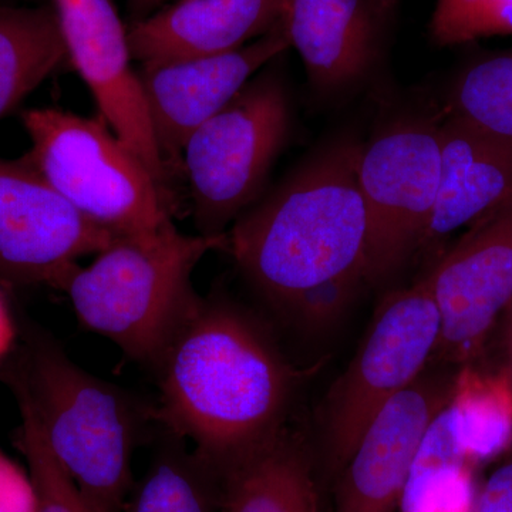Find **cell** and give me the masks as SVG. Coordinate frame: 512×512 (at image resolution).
<instances>
[{"instance_id": "6da1fadb", "label": "cell", "mask_w": 512, "mask_h": 512, "mask_svg": "<svg viewBox=\"0 0 512 512\" xmlns=\"http://www.w3.org/2000/svg\"><path fill=\"white\" fill-rule=\"evenodd\" d=\"M151 367L161 420L214 473L284 427L296 373L232 303L198 296Z\"/></svg>"}, {"instance_id": "7a4b0ae2", "label": "cell", "mask_w": 512, "mask_h": 512, "mask_svg": "<svg viewBox=\"0 0 512 512\" xmlns=\"http://www.w3.org/2000/svg\"><path fill=\"white\" fill-rule=\"evenodd\" d=\"M360 148L350 137L323 147L228 232L238 268L281 315L313 286L357 272L366 276L369 222L357 180Z\"/></svg>"}, {"instance_id": "3957f363", "label": "cell", "mask_w": 512, "mask_h": 512, "mask_svg": "<svg viewBox=\"0 0 512 512\" xmlns=\"http://www.w3.org/2000/svg\"><path fill=\"white\" fill-rule=\"evenodd\" d=\"M217 249H228V232L194 237L171 225L117 238L93 264L77 266L62 289L87 329L151 367L197 301L195 266Z\"/></svg>"}, {"instance_id": "277c9868", "label": "cell", "mask_w": 512, "mask_h": 512, "mask_svg": "<svg viewBox=\"0 0 512 512\" xmlns=\"http://www.w3.org/2000/svg\"><path fill=\"white\" fill-rule=\"evenodd\" d=\"M29 400L47 443L96 512H119L131 483L138 417L113 384L90 375L50 343L30 356Z\"/></svg>"}, {"instance_id": "5b68a950", "label": "cell", "mask_w": 512, "mask_h": 512, "mask_svg": "<svg viewBox=\"0 0 512 512\" xmlns=\"http://www.w3.org/2000/svg\"><path fill=\"white\" fill-rule=\"evenodd\" d=\"M26 160L86 220L117 238L171 227L163 188L103 119L42 107L22 113Z\"/></svg>"}, {"instance_id": "8992f818", "label": "cell", "mask_w": 512, "mask_h": 512, "mask_svg": "<svg viewBox=\"0 0 512 512\" xmlns=\"http://www.w3.org/2000/svg\"><path fill=\"white\" fill-rule=\"evenodd\" d=\"M289 126L284 82L266 72L192 133L184 167L200 234H225L255 204Z\"/></svg>"}, {"instance_id": "52a82bcc", "label": "cell", "mask_w": 512, "mask_h": 512, "mask_svg": "<svg viewBox=\"0 0 512 512\" xmlns=\"http://www.w3.org/2000/svg\"><path fill=\"white\" fill-rule=\"evenodd\" d=\"M440 328L439 308L423 281L384 298L366 339L323 404L330 470L342 473L370 421L426 370Z\"/></svg>"}, {"instance_id": "ba28073f", "label": "cell", "mask_w": 512, "mask_h": 512, "mask_svg": "<svg viewBox=\"0 0 512 512\" xmlns=\"http://www.w3.org/2000/svg\"><path fill=\"white\" fill-rule=\"evenodd\" d=\"M441 173L439 127L400 121L360 148L357 180L369 222L366 279L387 278L424 247Z\"/></svg>"}, {"instance_id": "9c48e42d", "label": "cell", "mask_w": 512, "mask_h": 512, "mask_svg": "<svg viewBox=\"0 0 512 512\" xmlns=\"http://www.w3.org/2000/svg\"><path fill=\"white\" fill-rule=\"evenodd\" d=\"M421 281L440 312L430 363L470 366L512 302V201L471 225Z\"/></svg>"}, {"instance_id": "30bf717a", "label": "cell", "mask_w": 512, "mask_h": 512, "mask_svg": "<svg viewBox=\"0 0 512 512\" xmlns=\"http://www.w3.org/2000/svg\"><path fill=\"white\" fill-rule=\"evenodd\" d=\"M116 235L74 210L25 157L0 160V276L63 288L83 256Z\"/></svg>"}, {"instance_id": "8fae6325", "label": "cell", "mask_w": 512, "mask_h": 512, "mask_svg": "<svg viewBox=\"0 0 512 512\" xmlns=\"http://www.w3.org/2000/svg\"><path fill=\"white\" fill-rule=\"evenodd\" d=\"M67 55L89 87L101 119L161 188L165 157L158 144L140 74L131 67L128 33L111 0H53Z\"/></svg>"}, {"instance_id": "7c38bea8", "label": "cell", "mask_w": 512, "mask_h": 512, "mask_svg": "<svg viewBox=\"0 0 512 512\" xmlns=\"http://www.w3.org/2000/svg\"><path fill=\"white\" fill-rule=\"evenodd\" d=\"M456 375L424 370L370 421L342 470L335 512H396L431 421L450 403Z\"/></svg>"}, {"instance_id": "4fadbf2b", "label": "cell", "mask_w": 512, "mask_h": 512, "mask_svg": "<svg viewBox=\"0 0 512 512\" xmlns=\"http://www.w3.org/2000/svg\"><path fill=\"white\" fill-rule=\"evenodd\" d=\"M291 47L284 20L234 52L147 64L140 80L164 157L178 156L197 128L234 99L252 76Z\"/></svg>"}, {"instance_id": "5bb4252c", "label": "cell", "mask_w": 512, "mask_h": 512, "mask_svg": "<svg viewBox=\"0 0 512 512\" xmlns=\"http://www.w3.org/2000/svg\"><path fill=\"white\" fill-rule=\"evenodd\" d=\"M286 0H178L138 19L128 33L143 66L234 52L284 20Z\"/></svg>"}, {"instance_id": "9a60e30c", "label": "cell", "mask_w": 512, "mask_h": 512, "mask_svg": "<svg viewBox=\"0 0 512 512\" xmlns=\"http://www.w3.org/2000/svg\"><path fill=\"white\" fill-rule=\"evenodd\" d=\"M441 173L436 207L424 245L512 201V143L453 116L439 127Z\"/></svg>"}, {"instance_id": "2e32d148", "label": "cell", "mask_w": 512, "mask_h": 512, "mask_svg": "<svg viewBox=\"0 0 512 512\" xmlns=\"http://www.w3.org/2000/svg\"><path fill=\"white\" fill-rule=\"evenodd\" d=\"M383 18L375 0H286L284 26L311 82L336 92L369 72Z\"/></svg>"}, {"instance_id": "e0dca14e", "label": "cell", "mask_w": 512, "mask_h": 512, "mask_svg": "<svg viewBox=\"0 0 512 512\" xmlns=\"http://www.w3.org/2000/svg\"><path fill=\"white\" fill-rule=\"evenodd\" d=\"M215 474L225 512H320L306 448L285 426Z\"/></svg>"}, {"instance_id": "ac0fdd59", "label": "cell", "mask_w": 512, "mask_h": 512, "mask_svg": "<svg viewBox=\"0 0 512 512\" xmlns=\"http://www.w3.org/2000/svg\"><path fill=\"white\" fill-rule=\"evenodd\" d=\"M66 60V42L53 6L0 5V119Z\"/></svg>"}, {"instance_id": "d6986e66", "label": "cell", "mask_w": 512, "mask_h": 512, "mask_svg": "<svg viewBox=\"0 0 512 512\" xmlns=\"http://www.w3.org/2000/svg\"><path fill=\"white\" fill-rule=\"evenodd\" d=\"M458 446L471 467L504 453L512 443V389L503 372L481 375L461 367L450 404Z\"/></svg>"}, {"instance_id": "ffe728a7", "label": "cell", "mask_w": 512, "mask_h": 512, "mask_svg": "<svg viewBox=\"0 0 512 512\" xmlns=\"http://www.w3.org/2000/svg\"><path fill=\"white\" fill-rule=\"evenodd\" d=\"M210 466L195 453L168 447L157 457L130 512H211Z\"/></svg>"}, {"instance_id": "44dd1931", "label": "cell", "mask_w": 512, "mask_h": 512, "mask_svg": "<svg viewBox=\"0 0 512 512\" xmlns=\"http://www.w3.org/2000/svg\"><path fill=\"white\" fill-rule=\"evenodd\" d=\"M454 116L512 143V50L471 66L458 80Z\"/></svg>"}, {"instance_id": "7402d4cb", "label": "cell", "mask_w": 512, "mask_h": 512, "mask_svg": "<svg viewBox=\"0 0 512 512\" xmlns=\"http://www.w3.org/2000/svg\"><path fill=\"white\" fill-rule=\"evenodd\" d=\"M19 444L36 490V512H96L47 443L32 404L20 394Z\"/></svg>"}, {"instance_id": "603a6c76", "label": "cell", "mask_w": 512, "mask_h": 512, "mask_svg": "<svg viewBox=\"0 0 512 512\" xmlns=\"http://www.w3.org/2000/svg\"><path fill=\"white\" fill-rule=\"evenodd\" d=\"M429 32L439 46L510 36L512 0H436Z\"/></svg>"}, {"instance_id": "cb8c5ba5", "label": "cell", "mask_w": 512, "mask_h": 512, "mask_svg": "<svg viewBox=\"0 0 512 512\" xmlns=\"http://www.w3.org/2000/svg\"><path fill=\"white\" fill-rule=\"evenodd\" d=\"M365 281V274L357 272L313 286L302 292L282 312V316L306 330L329 328L346 311L357 289Z\"/></svg>"}, {"instance_id": "d4e9b609", "label": "cell", "mask_w": 512, "mask_h": 512, "mask_svg": "<svg viewBox=\"0 0 512 512\" xmlns=\"http://www.w3.org/2000/svg\"><path fill=\"white\" fill-rule=\"evenodd\" d=\"M36 505L30 474L0 451V512H36Z\"/></svg>"}, {"instance_id": "484cf974", "label": "cell", "mask_w": 512, "mask_h": 512, "mask_svg": "<svg viewBox=\"0 0 512 512\" xmlns=\"http://www.w3.org/2000/svg\"><path fill=\"white\" fill-rule=\"evenodd\" d=\"M471 512H512V461L488 478Z\"/></svg>"}, {"instance_id": "4316f807", "label": "cell", "mask_w": 512, "mask_h": 512, "mask_svg": "<svg viewBox=\"0 0 512 512\" xmlns=\"http://www.w3.org/2000/svg\"><path fill=\"white\" fill-rule=\"evenodd\" d=\"M13 342H15V323H13L8 303L0 292V360L8 355Z\"/></svg>"}, {"instance_id": "83f0119b", "label": "cell", "mask_w": 512, "mask_h": 512, "mask_svg": "<svg viewBox=\"0 0 512 512\" xmlns=\"http://www.w3.org/2000/svg\"><path fill=\"white\" fill-rule=\"evenodd\" d=\"M503 353L504 366L501 372L507 377L512 389V302L504 312L503 318Z\"/></svg>"}, {"instance_id": "f1b7e54d", "label": "cell", "mask_w": 512, "mask_h": 512, "mask_svg": "<svg viewBox=\"0 0 512 512\" xmlns=\"http://www.w3.org/2000/svg\"><path fill=\"white\" fill-rule=\"evenodd\" d=\"M128 2H130L131 12L134 16H137L138 20L153 15L167 0H128Z\"/></svg>"}, {"instance_id": "f546056e", "label": "cell", "mask_w": 512, "mask_h": 512, "mask_svg": "<svg viewBox=\"0 0 512 512\" xmlns=\"http://www.w3.org/2000/svg\"><path fill=\"white\" fill-rule=\"evenodd\" d=\"M377 9L386 18L387 13L392 12L394 6H396L397 0H375Z\"/></svg>"}]
</instances>
